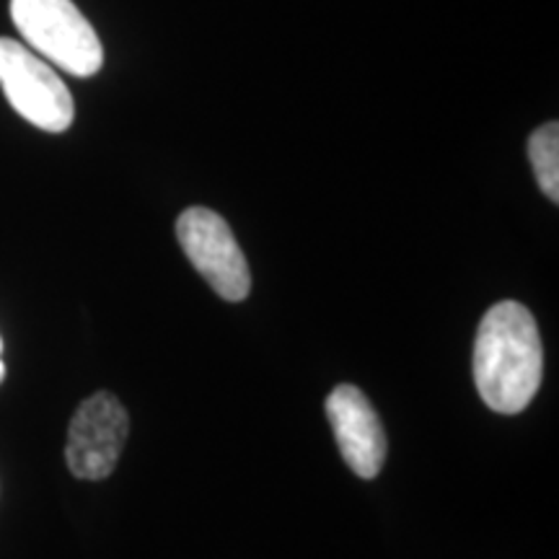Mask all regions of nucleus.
<instances>
[{
	"instance_id": "1",
	"label": "nucleus",
	"mask_w": 559,
	"mask_h": 559,
	"mask_svg": "<svg viewBox=\"0 0 559 559\" xmlns=\"http://www.w3.org/2000/svg\"><path fill=\"white\" fill-rule=\"evenodd\" d=\"M544 376L539 326L526 306H492L474 340V383L481 402L500 415H519L534 402Z\"/></svg>"
},
{
	"instance_id": "2",
	"label": "nucleus",
	"mask_w": 559,
	"mask_h": 559,
	"mask_svg": "<svg viewBox=\"0 0 559 559\" xmlns=\"http://www.w3.org/2000/svg\"><path fill=\"white\" fill-rule=\"evenodd\" d=\"M11 19L29 50L66 73L91 79L102 70V41L73 0H11Z\"/></svg>"
},
{
	"instance_id": "3",
	"label": "nucleus",
	"mask_w": 559,
	"mask_h": 559,
	"mask_svg": "<svg viewBox=\"0 0 559 559\" xmlns=\"http://www.w3.org/2000/svg\"><path fill=\"white\" fill-rule=\"evenodd\" d=\"M0 88L34 128L62 132L73 124L75 104L66 81L50 62L9 37H0Z\"/></svg>"
},
{
	"instance_id": "4",
	"label": "nucleus",
	"mask_w": 559,
	"mask_h": 559,
	"mask_svg": "<svg viewBox=\"0 0 559 559\" xmlns=\"http://www.w3.org/2000/svg\"><path fill=\"white\" fill-rule=\"evenodd\" d=\"M177 239L190 257L192 267L223 300H243L251 290L247 257L234 230L218 213L207 207H190L179 215Z\"/></svg>"
},
{
	"instance_id": "5",
	"label": "nucleus",
	"mask_w": 559,
	"mask_h": 559,
	"mask_svg": "<svg viewBox=\"0 0 559 559\" xmlns=\"http://www.w3.org/2000/svg\"><path fill=\"white\" fill-rule=\"evenodd\" d=\"M128 432L130 415L115 394L99 391L83 400L68 428L66 464L70 474L86 481L107 479L120 461Z\"/></svg>"
},
{
	"instance_id": "6",
	"label": "nucleus",
	"mask_w": 559,
	"mask_h": 559,
	"mask_svg": "<svg viewBox=\"0 0 559 559\" xmlns=\"http://www.w3.org/2000/svg\"><path fill=\"white\" fill-rule=\"evenodd\" d=\"M326 417L349 469L373 479L386 461V432L368 396L358 386L342 383L326 400Z\"/></svg>"
},
{
	"instance_id": "7",
	"label": "nucleus",
	"mask_w": 559,
	"mask_h": 559,
	"mask_svg": "<svg viewBox=\"0 0 559 559\" xmlns=\"http://www.w3.org/2000/svg\"><path fill=\"white\" fill-rule=\"evenodd\" d=\"M528 158L534 166L536 181L542 192L551 202H559V124H542L534 135L528 138Z\"/></svg>"
},
{
	"instance_id": "8",
	"label": "nucleus",
	"mask_w": 559,
	"mask_h": 559,
	"mask_svg": "<svg viewBox=\"0 0 559 559\" xmlns=\"http://www.w3.org/2000/svg\"><path fill=\"white\" fill-rule=\"evenodd\" d=\"M0 353H3V340H0ZM5 376V366H3V358H0V381H3Z\"/></svg>"
}]
</instances>
